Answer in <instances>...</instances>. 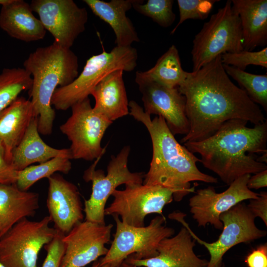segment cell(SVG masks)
<instances>
[{
    "instance_id": "836d02e7",
    "label": "cell",
    "mask_w": 267,
    "mask_h": 267,
    "mask_svg": "<svg viewBox=\"0 0 267 267\" xmlns=\"http://www.w3.org/2000/svg\"><path fill=\"white\" fill-rule=\"evenodd\" d=\"M17 173L3 145L0 142V184L16 183Z\"/></svg>"
},
{
    "instance_id": "603a6c76",
    "label": "cell",
    "mask_w": 267,
    "mask_h": 267,
    "mask_svg": "<svg viewBox=\"0 0 267 267\" xmlns=\"http://www.w3.org/2000/svg\"><path fill=\"white\" fill-rule=\"evenodd\" d=\"M123 71H114L94 88L93 110L111 122L129 114V102L123 80Z\"/></svg>"
},
{
    "instance_id": "d4e9b609",
    "label": "cell",
    "mask_w": 267,
    "mask_h": 267,
    "mask_svg": "<svg viewBox=\"0 0 267 267\" xmlns=\"http://www.w3.org/2000/svg\"><path fill=\"white\" fill-rule=\"evenodd\" d=\"M35 118L31 101L18 96L0 112V142L8 158L24 135L31 121Z\"/></svg>"
},
{
    "instance_id": "d590c367",
    "label": "cell",
    "mask_w": 267,
    "mask_h": 267,
    "mask_svg": "<svg viewBox=\"0 0 267 267\" xmlns=\"http://www.w3.org/2000/svg\"><path fill=\"white\" fill-rule=\"evenodd\" d=\"M245 262L248 267H267V245L262 244L246 257Z\"/></svg>"
},
{
    "instance_id": "2e32d148",
    "label": "cell",
    "mask_w": 267,
    "mask_h": 267,
    "mask_svg": "<svg viewBox=\"0 0 267 267\" xmlns=\"http://www.w3.org/2000/svg\"><path fill=\"white\" fill-rule=\"evenodd\" d=\"M135 81L142 94L144 111L162 117L175 135H186L189 123L185 113V98L178 88H170L135 74Z\"/></svg>"
},
{
    "instance_id": "30bf717a",
    "label": "cell",
    "mask_w": 267,
    "mask_h": 267,
    "mask_svg": "<svg viewBox=\"0 0 267 267\" xmlns=\"http://www.w3.org/2000/svg\"><path fill=\"white\" fill-rule=\"evenodd\" d=\"M185 216L182 213H174L170 215V218L182 223L192 238L207 249L210 257L206 267H222L223 257L232 247L240 243H250L267 234L266 231L257 227L255 217L247 205L242 202L221 215L220 219L223 224L222 232L213 242H207L198 237L185 221Z\"/></svg>"
},
{
    "instance_id": "7bdbcfd3",
    "label": "cell",
    "mask_w": 267,
    "mask_h": 267,
    "mask_svg": "<svg viewBox=\"0 0 267 267\" xmlns=\"http://www.w3.org/2000/svg\"><path fill=\"white\" fill-rule=\"evenodd\" d=\"M222 267H225L224 264H223Z\"/></svg>"
},
{
    "instance_id": "5bb4252c",
    "label": "cell",
    "mask_w": 267,
    "mask_h": 267,
    "mask_svg": "<svg viewBox=\"0 0 267 267\" xmlns=\"http://www.w3.org/2000/svg\"><path fill=\"white\" fill-rule=\"evenodd\" d=\"M251 175L242 176L234 180L224 191L217 193L213 186L198 189L189 200L190 212L198 226L208 224L222 229L221 215L237 204L246 200L256 199L259 193L247 187Z\"/></svg>"
},
{
    "instance_id": "7402d4cb",
    "label": "cell",
    "mask_w": 267,
    "mask_h": 267,
    "mask_svg": "<svg viewBox=\"0 0 267 267\" xmlns=\"http://www.w3.org/2000/svg\"><path fill=\"white\" fill-rule=\"evenodd\" d=\"M232 7L241 24L244 50L267 44V0H232Z\"/></svg>"
},
{
    "instance_id": "ab89813d",
    "label": "cell",
    "mask_w": 267,
    "mask_h": 267,
    "mask_svg": "<svg viewBox=\"0 0 267 267\" xmlns=\"http://www.w3.org/2000/svg\"><path fill=\"white\" fill-rule=\"evenodd\" d=\"M91 267H107L104 266H100L99 260L98 261L96 260L94 262L93 264H92Z\"/></svg>"
},
{
    "instance_id": "8992f818",
    "label": "cell",
    "mask_w": 267,
    "mask_h": 267,
    "mask_svg": "<svg viewBox=\"0 0 267 267\" xmlns=\"http://www.w3.org/2000/svg\"><path fill=\"white\" fill-rule=\"evenodd\" d=\"M192 43V72L223 53L244 50L240 21L232 7L231 0H227L222 7L211 16Z\"/></svg>"
},
{
    "instance_id": "f546056e",
    "label": "cell",
    "mask_w": 267,
    "mask_h": 267,
    "mask_svg": "<svg viewBox=\"0 0 267 267\" xmlns=\"http://www.w3.org/2000/svg\"><path fill=\"white\" fill-rule=\"evenodd\" d=\"M173 0H135L133 4L134 9L144 16L148 17L159 26L167 28L171 26L176 19L173 11Z\"/></svg>"
},
{
    "instance_id": "74e56055",
    "label": "cell",
    "mask_w": 267,
    "mask_h": 267,
    "mask_svg": "<svg viewBox=\"0 0 267 267\" xmlns=\"http://www.w3.org/2000/svg\"><path fill=\"white\" fill-rule=\"evenodd\" d=\"M257 161L260 163L267 164V152L262 154L260 157H257Z\"/></svg>"
},
{
    "instance_id": "5b68a950",
    "label": "cell",
    "mask_w": 267,
    "mask_h": 267,
    "mask_svg": "<svg viewBox=\"0 0 267 267\" xmlns=\"http://www.w3.org/2000/svg\"><path fill=\"white\" fill-rule=\"evenodd\" d=\"M138 53L131 46L114 47L89 58L78 77L70 84L57 88L51 104L58 110H66L89 97L96 86L107 75L117 70L131 72L137 66Z\"/></svg>"
},
{
    "instance_id": "277c9868",
    "label": "cell",
    "mask_w": 267,
    "mask_h": 267,
    "mask_svg": "<svg viewBox=\"0 0 267 267\" xmlns=\"http://www.w3.org/2000/svg\"><path fill=\"white\" fill-rule=\"evenodd\" d=\"M23 68L32 78L28 94L34 117L38 119L39 132L49 135L55 117L51 104L52 95L57 88L67 86L78 77V57L70 48L53 42L30 53L23 62Z\"/></svg>"
},
{
    "instance_id": "60d3db41",
    "label": "cell",
    "mask_w": 267,
    "mask_h": 267,
    "mask_svg": "<svg viewBox=\"0 0 267 267\" xmlns=\"http://www.w3.org/2000/svg\"><path fill=\"white\" fill-rule=\"evenodd\" d=\"M9 0H0V5H1L6 2H7Z\"/></svg>"
},
{
    "instance_id": "ac0fdd59",
    "label": "cell",
    "mask_w": 267,
    "mask_h": 267,
    "mask_svg": "<svg viewBox=\"0 0 267 267\" xmlns=\"http://www.w3.org/2000/svg\"><path fill=\"white\" fill-rule=\"evenodd\" d=\"M195 241L183 226L176 235L160 242L155 257L135 259L129 256L125 261L135 267H206L208 261L194 252Z\"/></svg>"
},
{
    "instance_id": "e0dca14e",
    "label": "cell",
    "mask_w": 267,
    "mask_h": 267,
    "mask_svg": "<svg viewBox=\"0 0 267 267\" xmlns=\"http://www.w3.org/2000/svg\"><path fill=\"white\" fill-rule=\"evenodd\" d=\"M46 206L54 227L64 235L83 221L84 209L77 187L55 173L47 178Z\"/></svg>"
},
{
    "instance_id": "1f68e13d",
    "label": "cell",
    "mask_w": 267,
    "mask_h": 267,
    "mask_svg": "<svg viewBox=\"0 0 267 267\" xmlns=\"http://www.w3.org/2000/svg\"><path fill=\"white\" fill-rule=\"evenodd\" d=\"M223 65L234 66L245 70L250 65L267 68V47L258 51L243 50L236 53H224L221 55Z\"/></svg>"
},
{
    "instance_id": "4fadbf2b",
    "label": "cell",
    "mask_w": 267,
    "mask_h": 267,
    "mask_svg": "<svg viewBox=\"0 0 267 267\" xmlns=\"http://www.w3.org/2000/svg\"><path fill=\"white\" fill-rule=\"evenodd\" d=\"M30 4L54 42L63 47L70 48L85 30L87 10L73 0H32Z\"/></svg>"
},
{
    "instance_id": "4dcf8cb0",
    "label": "cell",
    "mask_w": 267,
    "mask_h": 267,
    "mask_svg": "<svg viewBox=\"0 0 267 267\" xmlns=\"http://www.w3.org/2000/svg\"><path fill=\"white\" fill-rule=\"evenodd\" d=\"M217 0H178L179 19L171 32L174 34L178 27L188 19L204 20L208 17Z\"/></svg>"
},
{
    "instance_id": "8fae6325",
    "label": "cell",
    "mask_w": 267,
    "mask_h": 267,
    "mask_svg": "<svg viewBox=\"0 0 267 267\" xmlns=\"http://www.w3.org/2000/svg\"><path fill=\"white\" fill-rule=\"evenodd\" d=\"M71 108V115L59 129L71 142L72 159L91 161L101 158L105 151L101 140L113 122L93 110L89 97Z\"/></svg>"
},
{
    "instance_id": "3957f363",
    "label": "cell",
    "mask_w": 267,
    "mask_h": 267,
    "mask_svg": "<svg viewBox=\"0 0 267 267\" xmlns=\"http://www.w3.org/2000/svg\"><path fill=\"white\" fill-rule=\"evenodd\" d=\"M129 114L146 128L152 141V157L143 184L168 188L173 192V199L179 202L194 192L191 182H218L217 178L199 170L196 164L200 159L176 140L162 117L152 120L134 100L129 102Z\"/></svg>"
},
{
    "instance_id": "e575fe53",
    "label": "cell",
    "mask_w": 267,
    "mask_h": 267,
    "mask_svg": "<svg viewBox=\"0 0 267 267\" xmlns=\"http://www.w3.org/2000/svg\"><path fill=\"white\" fill-rule=\"evenodd\" d=\"M247 207L255 217H259L267 226V192L262 191L256 199H250Z\"/></svg>"
},
{
    "instance_id": "9c48e42d",
    "label": "cell",
    "mask_w": 267,
    "mask_h": 267,
    "mask_svg": "<svg viewBox=\"0 0 267 267\" xmlns=\"http://www.w3.org/2000/svg\"><path fill=\"white\" fill-rule=\"evenodd\" d=\"M49 216L39 221L25 218L0 238V262L5 267H38L39 254L58 231Z\"/></svg>"
},
{
    "instance_id": "ba28073f",
    "label": "cell",
    "mask_w": 267,
    "mask_h": 267,
    "mask_svg": "<svg viewBox=\"0 0 267 267\" xmlns=\"http://www.w3.org/2000/svg\"><path fill=\"white\" fill-rule=\"evenodd\" d=\"M130 151V146L126 145L116 156H112L106 175L103 170H96L100 158L95 160L85 171L84 179L92 183L90 197L84 202L86 221L105 224V205L116 188L122 184L126 186L143 183V173L132 172L129 170L128 162Z\"/></svg>"
},
{
    "instance_id": "d6986e66",
    "label": "cell",
    "mask_w": 267,
    "mask_h": 267,
    "mask_svg": "<svg viewBox=\"0 0 267 267\" xmlns=\"http://www.w3.org/2000/svg\"><path fill=\"white\" fill-rule=\"evenodd\" d=\"M1 6L0 27L9 36L25 42L44 38L46 31L34 15L29 3L23 0H9Z\"/></svg>"
},
{
    "instance_id": "f1b7e54d",
    "label": "cell",
    "mask_w": 267,
    "mask_h": 267,
    "mask_svg": "<svg viewBox=\"0 0 267 267\" xmlns=\"http://www.w3.org/2000/svg\"><path fill=\"white\" fill-rule=\"evenodd\" d=\"M227 74L236 81L250 99L267 111V74H251L234 66L223 65Z\"/></svg>"
},
{
    "instance_id": "7c38bea8",
    "label": "cell",
    "mask_w": 267,
    "mask_h": 267,
    "mask_svg": "<svg viewBox=\"0 0 267 267\" xmlns=\"http://www.w3.org/2000/svg\"><path fill=\"white\" fill-rule=\"evenodd\" d=\"M113 202L105 209V215H116L128 225L144 226V219L149 214L163 216V209L173 200V192L159 185L144 184L126 185L125 189H116L112 194Z\"/></svg>"
},
{
    "instance_id": "9a60e30c",
    "label": "cell",
    "mask_w": 267,
    "mask_h": 267,
    "mask_svg": "<svg viewBox=\"0 0 267 267\" xmlns=\"http://www.w3.org/2000/svg\"><path fill=\"white\" fill-rule=\"evenodd\" d=\"M112 224L82 221L62 238L65 251L60 267H85L105 256L110 241Z\"/></svg>"
},
{
    "instance_id": "ffe728a7",
    "label": "cell",
    "mask_w": 267,
    "mask_h": 267,
    "mask_svg": "<svg viewBox=\"0 0 267 267\" xmlns=\"http://www.w3.org/2000/svg\"><path fill=\"white\" fill-rule=\"evenodd\" d=\"M39 195L20 189L16 183L0 184V238L22 220L34 217Z\"/></svg>"
},
{
    "instance_id": "b9f144b4",
    "label": "cell",
    "mask_w": 267,
    "mask_h": 267,
    "mask_svg": "<svg viewBox=\"0 0 267 267\" xmlns=\"http://www.w3.org/2000/svg\"><path fill=\"white\" fill-rule=\"evenodd\" d=\"M0 267H5L0 262Z\"/></svg>"
},
{
    "instance_id": "484cf974",
    "label": "cell",
    "mask_w": 267,
    "mask_h": 267,
    "mask_svg": "<svg viewBox=\"0 0 267 267\" xmlns=\"http://www.w3.org/2000/svg\"><path fill=\"white\" fill-rule=\"evenodd\" d=\"M141 77L170 88H178L187 78L188 73L181 67L178 49L173 44L151 69L136 72Z\"/></svg>"
},
{
    "instance_id": "7a4b0ae2",
    "label": "cell",
    "mask_w": 267,
    "mask_h": 267,
    "mask_svg": "<svg viewBox=\"0 0 267 267\" xmlns=\"http://www.w3.org/2000/svg\"><path fill=\"white\" fill-rule=\"evenodd\" d=\"M247 123L229 120L211 136L185 142L184 146L199 154L204 167L229 185L242 176L267 169V164L258 162L257 157V154L267 152V121L253 128L247 127Z\"/></svg>"
},
{
    "instance_id": "44dd1931",
    "label": "cell",
    "mask_w": 267,
    "mask_h": 267,
    "mask_svg": "<svg viewBox=\"0 0 267 267\" xmlns=\"http://www.w3.org/2000/svg\"><path fill=\"white\" fill-rule=\"evenodd\" d=\"M92 12L108 23L116 36L115 43L118 46H131L134 42H139L137 33L130 19L127 16L128 11L133 7L135 0H84Z\"/></svg>"
},
{
    "instance_id": "4316f807",
    "label": "cell",
    "mask_w": 267,
    "mask_h": 267,
    "mask_svg": "<svg viewBox=\"0 0 267 267\" xmlns=\"http://www.w3.org/2000/svg\"><path fill=\"white\" fill-rule=\"evenodd\" d=\"M71 159L67 156H57L19 171L16 184L20 189L28 191L33 184L42 178H47L57 172L67 174L72 168Z\"/></svg>"
},
{
    "instance_id": "d6a6232c",
    "label": "cell",
    "mask_w": 267,
    "mask_h": 267,
    "mask_svg": "<svg viewBox=\"0 0 267 267\" xmlns=\"http://www.w3.org/2000/svg\"><path fill=\"white\" fill-rule=\"evenodd\" d=\"M63 235L58 231L51 241L44 246L47 254L42 267H60L65 251Z\"/></svg>"
},
{
    "instance_id": "cb8c5ba5",
    "label": "cell",
    "mask_w": 267,
    "mask_h": 267,
    "mask_svg": "<svg viewBox=\"0 0 267 267\" xmlns=\"http://www.w3.org/2000/svg\"><path fill=\"white\" fill-rule=\"evenodd\" d=\"M60 156L72 159L69 148H55L44 141L38 131V119L34 118L22 140L13 150L11 162L19 171L34 163H42Z\"/></svg>"
},
{
    "instance_id": "83f0119b",
    "label": "cell",
    "mask_w": 267,
    "mask_h": 267,
    "mask_svg": "<svg viewBox=\"0 0 267 267\" xmlns=\"http://www.w3.org/2000/svg\"><path fill=\"white\" fill-rule=\"evenodd\" d=\"M32 85L30 74L24 68H4L0 73V112Z\"/></svg>"
},
{
    "instance_id": "f35d334b",
    "label": "cell",
    "mask_w": 267,
    "mask_h": 267,
    "mask_svg": "<svg viewBox=\"0 0 267 267\" xmlns=\"http://www.w3.org/2000/svg\"><path fill=\"white\" fill-rule=\"evenodd\" d=\"M118 267H135L132 265H130L125 261L122 262Z\"/></svg>"
},
{
    "instance_id": "52a82bcc",
    "label": "cell",
    "mask_w": 267,
    "mask_h": 267,
    "mask_svg": "<svg viewBox=\"0 0 267 267\" xmlns=\"http://www.w3.org/2000/svg\"><path fill=\"white\" fill-rule=\"evenodd\" d=\"M116 229L108 252L99 260V266L118 267L129 256L135 259H146L157 255V247L165 238L172 236L175 230L164 225L166 219L158 216L149 224L141 227L123 222L113 216Z\"/></svg>"
},
{
    "instance_id": "8d00e7d4",
    "label": "cell",
    "mask_w": 267,
    "mask_h": 267,
    "mask_svg": "<svg viewBox=\"0 0 267 267\" xmlns=\"http://www.w3.org/2000/svg\"><path fill=\"white\" fill-rule=\"evenodd\" d=\"M248 188L259 189L267 186V169L255 174L251 176L247 182Z\"/></svg>"
},
{
    "instance_id": "6da1fadb",
    "label": "cell",
    "mask_w": 267,
    "mask_h": 267,
    "mask_svg": "<svg viewBox=\"0 0 267 267\" xmlns=\"http://www.w3.org/2000/svg\"><path fill=\"white\" fill-rule=\"evenodd\" d=\"M178 88L185 98L189 128L181 143L204 140L230 120H243L254 125L266 121L260 106L229 79L221 55L198 71L189 72Z\"/></svg>"
}]
</instances>
